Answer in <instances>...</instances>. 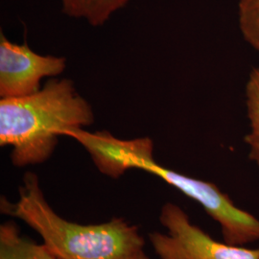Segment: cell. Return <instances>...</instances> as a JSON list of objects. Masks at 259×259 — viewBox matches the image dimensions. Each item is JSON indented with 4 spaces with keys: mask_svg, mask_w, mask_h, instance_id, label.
I'll list each match as a JSON object with an SVG mask.
<instances>
[{
    "mask_svg": "<svg viewBox=\"0 0 259 259\" xmlns=\"http://www.w3.org/2000/svg\"><path fill=\"white\" fill-rule=\"evenodd\" d=\"M129 0H62L63 11L69 17L85 19L93 26H101Z\"/></svg>",
    "mask_w": 259,
    "mask_h": 259,
    "instance_id": "obj_7",
    "label": "cell"
},
{
    "mask_svg": "<svg viewBox=\"0 0 259 259\" xmlns=\"http://www.w3.org/2000/svg\"><path fill=\"white\" fill-rule=\"evenodd\" d=\"M245 95L250 129L245 142L249 147V157L259 168V67L249 75Z\"/></svg>",
    "mask_w": 259,
    "mask_h": 259,
    "instance_id": "obj_8",
    "label": "cell"
},
{
    "mask_svg": "<svg viewBox=\"0 0 259 259\" xmlns=\"http://www.w3.org/2000/svg\"><path fill=\"white\" fill-rule=\"evenodd\" d=\"M159 221L167 233L152 232L149 239L160 259H259L258 249H248L214 240L179 205L166 203Z\"/></svg>",
    "mask_w": 259,
    "mask_h": 259,
    "instance_id": "obj_4",
    "label": "cell"
},
{
    "mask_svg": "<svg viewBox=\"0 0 259 259\" xmlns=\"http://www.w3.org/2000/svg\"><path fill=\"white\" fill-rule=\"evenodd\" d=\"M1 212L18 218L37 232L59 259H146L145 241L137 226L122 218L81 225L62 218L47 203L36 174L27 172L19 200H0Z\"/></svg>",
    "mask_w": 259,
    "mask_h": 259,
    "instance_id": "obj_1",
    "label": "cell"
},
{
    "mask_svg": "<svg viewBox=\"0 0 259 259\" xmlns=\"http://www.w3.org/2000/svg\"><path fill=\"white\" fill-rule=\"evenodd\" d=\"M238 22L245 41L259 52V0L238 1Z\"/></svg>",
    "mask_w": 259,
    "mask_h": 259,
    "instance_id": "obj_9",
    "label": "cell"
},
{
    "mask_svg": "<svg viewBox=\"0 0 259 259\" xmlns=\"http://www.w3.org/2000/svg\"><path fill=\"white\" fill-rule=\"evenodd\" d=\"M153 152L154 149H151L141 154L134 169L158 177L202 205L204 211L220 226L226 243L245 246L259 240V219L235 205L229 195L212 183L185 176L158 164Z\"/></svg>",
    "mask_w": 259,
    "mask_h": 259,
    "instance_id": "obj_3",
    "label": "cell"
},
{
    "mask_svg": "<svg viewBox=\"0 0 259 259\" xmlns=\"http://www.w3.org/2000/svg\"><path fill=\"white\" fill-rule=\"evenodd\" d=\"M0 259H59L45 244H37L21 234L16 223L0 226Z\"/></svg>",
    "mask_w": 259,
    "mask_h": 259,
    "instance_id": "obj_6",
    "label": "cell"
},
{
    "mask_svg": "<svg viewBox=\"0 0 259 259\" xmlns=\"http://www.w3.org/2000/svg\"><path fill=\"white\" fill-rule=\"evenodd\" d=\"M65 63L63 57L38 55L27 44L12 42L1 33V99L20 98L37 93L41 79L61 74L65 70Z\"/></svg>",
    "mask_w": 259,
    "mask_h": 259,
    "instance_id": "obj_5",
    "label": "cell"
},
{
    "mask_svg": "<svg viewBox=\"0 0 259 259\" xmlns=\"http://www.w3.org/2000/svg\"><path fill=\"white\" fill-rule=\"evenodd\" d=\"M94 120L90 104L70 80L52 79L30 96L0 101V145L12 148L17 167L45 162L60 137Z\"/></svg>",
    "mask_w": 259,
    "mask_h": 259,
    "instance_id": "obj_2",
    "label": "cell"
},
{
    "mask_svg": "<svg viewBox=\"0 0 259 259\" xmlns=\"http://www.w3.org/2000/svg\"><path fill=\"white\" fill-rule=\"evenodd\" d=\"M146 259H150V258H149V257H148V258H146Z\"/></svg>",
    "mask_w": 259,
    "mask_h": 259,
    "instance_id": "obj_10",
    "label": "cell"
}]
</instances>
